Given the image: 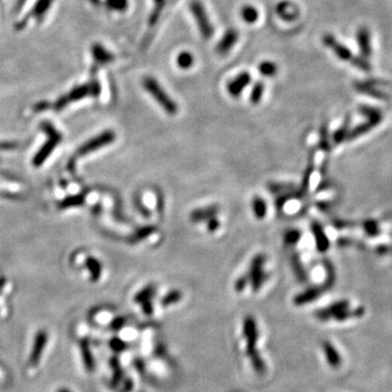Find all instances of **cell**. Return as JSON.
Here are the masks:
<instances>
[{
	"label": "cell",
	"instance_id": "6da1fadb",
	"mask_svg": "<svg viewBox=\"0 0 392 392\" xmlns=\"http://www.w3.org/2000/svg\"><path fill=\"white\" fill-rule=\"evenodd\" d=\"M98 70L99 69L97 67L92 66L90 72V81L88 83L74 86L71 91L67 93L66 95L59 97L53 104L47 103V109L52 108L54 110H62V109L66 108L69 104L73 103V101L81 100L89 96L98 97L101 92L100 83L97 77Z\"/></svg>",
	"mask_w": 392,
	"mask_h": 392
},
{
	"label": "cell",
	"instance_id": "7a4b0ae2",
	"mask_svg": "<svg viewBox=\"0 0 392 392\" xmlns=\"http://www.w3.org/2000/svg\"><path fill=\"white\" fill-rule=\"evenodd\" d=\"M144 90L151 94V96L158 103V105L169 116H176L178 113V105L168 93L163 90L159 82L153 76H145L142 81Z\"/></svg>",
	"mask_w": 392,
	"mask_h": 392
},
{
	"label": "cell",
	"instance_id": "3957f363",
	"mask_svg": "<svg viewBox=\"0 0 392 392\" xmlns=\"http://www.w3.org/2000/svg\"><path fill=\"white\" fill-rule=\"evenodd\" d=\"M190 10L193 14L196 24H198L202 37L204 39H210L214 35L215 30L203 3L201 0H192L190 3Z\"/></svg>",
	"mask_w": 392,
	"mask_h": 392
},
{
	"label": "cell",
	"instance_id": "277c9868",
	"mask_svg": "<svg viewBox=\"0 0 392 392\" xmlns=\"http://www.w3.org/2000/svg\"><path fill=\"white\" fill-rule=\"evenodd\" d=\"M41 129L43 131H45L46 134L48 135V141H47V143L41 148V151H39L34 157L33 163H34V166H36V167L41 166V164L47 158H48V156L54 150V147H56L61 141V134L56 129L53 128V125L50 124L49 122H47V121L42 122Z\"/></svg>",
	"mask_w": 392,
	"mask_h": 392
},
{
	"label": "cell",
	"instance_id": "5b68a950",
	"mask_svg": "<svg viewBox=\"0 0 392 392\" xmlns=\"http://www.w3.org/2000/svg\"><path fill=\"white\" fill-rule=\"evenodd\" d=\"M53 2L54 0H36V3L31 8V10L20 21L15 23L14 30L17 31V32H21V31L26 27L27 23L32 19L35 20L38 24H41L44 21L46 14L50 10Z\"/></svg>",
	"mask_w": 392,
	"mask_h": 392
},
{
	"label": "cell",
	"instance_id": "8992f818",
	"mask_svg": "<svg viewBox=\"0 0 392 392\" xmlns=\"http://www.w3.org/2000/svg\"><path fill=\"white\" fill-rule=\"evenodd\" d=\"M266 262V256L264 254L256 255L250 262L248 271V281L252 286L254 292L260 291L264 282L267 280V273L264 271V265Z\"/></svg>",
	"mask_w": 392,
	"mask_h": 392
},
{
	"label": "cell",
	"instance_id": "52a82bcc",
	"mask_svg": "<svg viewBox=\"0 0 392 392\" xmlns=\"http://www.w3.org/2000/svg\"><path fill=\"white\" fill-rule=\"evenodd\" d=\"M323 43L329 49H331L335 56L342 61H347L353 64V61L356 58L355 56H353L352 51L348 47L337 41V38L332 34H325L323 36Z\"/></svg>",
	"mask_w": 392,
	"mask_h": 392
},
{
	"label": "cell",
	"instance_id": "ba28073f",
	"mask_svg": "<svg viewBox=\"0 0 392 392\" xmlns=\"http://www.w3.org/2000/svg\"><path fill=\"white\" fill-rule=\"evenodd\" d=\"M115 138H116L115 132H113L110 130L100 133L99 135L92 138L91 141H89L88 143H85L80 148V150H78V155H86V154H90L94 151H97V150H99L100 147L113 143Z\"/></svg>",
	"mask_w": 392,
	"mask_h": 392
},
{
	"label": "cell",
	"instance_id": "9c48e42d",
	"mask_svg": "<svg viewBox=\"0 0 392 392\" xmlns=\"http://www.w3.org/2000/svg\"><path fill=\"white\" fill-rule=\"evenodd\" d=\"M243 334L246 338V354H250L256 351V343L258 339L257 325L254 317L246 316L243 323Z\"/></svg>",
	"mask_w": 392,
	"mask_h": 392
},
{
	"label": "cell",
	"instance_id": "30bf717a",
	"mask_svg": "<svg viewBox=\"0 0 392 392\" xmlns=\"http://www.w3.org/2000/svg\"><path fill=\"white\" fill-rule=\"evenodd\" d=\"M92 57H93V66L97 67L98 69L100 67H105L109 64H113L116 60V56L109 51L106 47H104L100 43H94L91 47Z\"/></svg>",
	"mask_w": 392,
	"mask_h": 392
},
{
	"label": "cell",
	"instance_id": "8fae6325",
	"mask_svg": "<svg viewBox=\"0 0 392 392\" xmlns=\"http://www.w3.org/2000/svg\"><path fill=\"white\" fill-rule=\"evenodd\" d=\"M47 341H48V334H47L45 330H39L35 337L33 349L32 352H31L29 359V365L31 367H36L38 365L39 360L42 358V354L45 350Z\"/></svg>",
	"mask_w": 392,
	"mask_h": 392
},
{
	"label": "cell",
	"instance_id": "7c38bea8",
	"mask_svg": "<svg viewBox=\"0 0 392 392\" xmlns=\"http://www.w3.org/2000/svg\"><path fill=\"white\" fill-rule=\"evenodd\" d=\"M239 41V32L235 29L230 27L225 32L223 36L221 37L220 41L218 42L216 46V52L220 56H225V54L228 53L235 44Z\"/></svg>",
	"mask_w": 392,
	"mask_h": 392
},
{
	"label": "cell",
	"instance_id": "4fadbf2b",
	"mask_svg": "<svg viewBox=\"0 0 392 392\" xmlns=\"http://www.w3.org/2000/svg\"><path fill=\"white\" fill-rule=\"evenodd\" d=\"M252 81V76L248 72H241L227 84V91L232 97H239L240 94L244 91Z\"/></svg>",
	"mask_w": 392,
	"mask_h": 392
},
{
	"label": "cell",
	"instance_id": "5bb4252c",
	"mask_svg": "<svg viewBox=\"0 0 392 392\" xmlns=\"http://www.w3.org/2000/svg\"><path fill=\"white\" fill-rule=\"evenodd\" d=\"M276 12L279 18L287 22H293L299 17V8L297 6L290 2V0H282L276 6Z\"/></svg>",
	"mask_w": 392,
	"mask_h": 392
},
{
	"label": "cell",
	"instance_id": "9a60e30c",
	"mask_svg": "<svg viewBox=\"0 0 392 392\" xmlns=\"http://www.w3.org/2000/svg\"><path fill=\"white\" fill-rule=\"evenodd\" d=\"M356 41L362 56L364 58H370L373 52L370 30H368L366 26L359 27L356 32Z\"/></svg>",
	"mask_w": 392,
	"mask_h": 392
},
{
	"label": "cell",
	"instance_id": "2e32d148",
	"mask_svg": "<svg viewBox=\"0 0 392 392\" xmlns=\"http://www.w3.org/2000/svg\"><path fill=\"white\" fill-rule=\"evenodd\" d=\"M326 291L325 288L321 287H312L307 290H305L302 293L297 294L294 296L293 303L296 305V306H302V305H305L307 303H311L313 301L317 300L320 296L321 293H324Z\"/></svg>",
	"mask_w": 392,
	"mask_h": 392
},
{
	"label": "cell",
	"instance_id": "e0dca14e",
	"mask_svg": "<svg viewBox=\"0 0 392 392\" xmlns=\"http://www.w3.org/2000/svg\"><path fill=\"white\" fill-rule=\"evenodd\" d=\"M349 301L347 300H341V301H338L335 302L333 304H331L330 306H328L326 309H323V310H319L315 313V316L321 320V321H326L328 319H330L331 317L333 318L334 315H337L339 312L346 310L349 307Z\"/></svg>",
	"mask_w": 392,
	"mask_h": 392
},
{
	"label": "cell",
	"instance_id": "ac0fdd59",
	"mask_svg": "<svg viewBox=\"0 0 392 392\" xmlns=\"http://www.w3.org/2000/svg\"><path fill=\"white\" fill-rule=\"evenodd\" d=\"M312 232L316 240L317 249L320 253L326 252V250L329 248V246H330V243H329V240L323 229V227H321V225L318 221L312 222Z\"/></svg>",
	"mask_w": 392,
	"mask_h": 392
},
{
	"label": "cell",
	"instance_id": "d6986e66",
	"mask_svg": "<svg viewBox=\"0 0 392 392\" xmlns=\"http://www.w3.org/2000/svg\"><path fill=\"white\" fill-rule=\"evenodd\" d=\"M219 213V207L216 205H211L203 208H198L193 210L190 214V220L192 222L207 221L208 219L214 218Z\"/></svg>",
	"mask_w": 392,
	"mask_h": 392
},
{
	"label": "cell",
	"instance_id": "ffe728a7",
	"mask_svg": "<svg viewBox=\"0 0 392 392\" xmlns=\"http://www.w3.org/2000/svg\"><path fill=\"white\" fill-rule=\"evenodd\" d=\"M323 350L325 352L327 362L329 365H330V367L334 368V370L339 368L342 364V359L338 351L335 350V348L332 346V344L330 342L325 341L323 343Z\"/></svg>",
	"mask_w": 392,
	"mask_h": 392
},
{
	"label": "cell",
	"instance_id": "44dd1931",
	"mask_svg": "<svg viewBox=\"0 0 392 392\" xmlns=\"http://www.w3.org/2000/svg\"><path fill=\"white\" fill-rule=\"evenodd\" d=\"M168 4V0H154V8L152 12L148 15V20H147V25L150 29H154L160 20L161 13L163 11L164 8H166Z\"/></svg>",
	"mask_w": 392,
	"mask_h": 392
},
{
	"label": "cell",
	"instance_id": "7402d4cb",
	"mask_svg": "<svg viewBox=\"0 0 392 392\" xmlns=\"http://www.w3.org/2000/svg\"><path fill=\"white\" fill-rule=\"evenodd\" d=\"M355 86V90L360 92V93H365V94H368V95H371L372 97H375V98H378V99H388V95L385 93L380 92L379 90H377V88L376 86H374V84H368V83H355L354 84Z\"/></svg>",
	"mask_w": 392,
	"mask_h": 392
},
{
	"label": "cell",
	"instance_id": "603a6c76",
	"mask_svg": "<svg viewBox=\"0 0 392 392\" xmlns=\"http://www.w3.org/2000/svg\"><path fill=\"white\" fill-rule=\"evenodd\" d=\"M291 266H292V269H293V272L295 274L296 279L299 280L300 282H306L307 278H309L306 270H305L304 266L300 260V256L295 253L291 257Z\"/></svg>",
	"mask_w": 392,
	"mask_h": 392
},
{
	"label": "cell",
	"instance_id": "cb8c5ba5",
	"mask_svg": "<svg viewBox=\"0 0 392 392\" xmlns=\"http://www.w3.org/2000/svg\"><path fill=\"white\" fill-rule=\"evenodd\" d=\"M380 121H377V120H370L367 119V121L363 124H359L358 127L354 128L352 131H349V134H348V137L349 139H354L355 137H358L360 135L365 134V133H367L368 131H370L371 129H373L374 127H376V125L379 124Z\"/></svg>",
	"mask_w": 392,
	"mask_h": 392
},
{
	"label": "cell",
	"instance_id": "d4e9b609",
	"mask_svg": "<svg viewBox=\"0 0 392 392\" xmlns=\"http://www.w3.org/2000/svg\"><path fill=\"white\" fill-rule=\"evenodd\" d=\"M241 18L242 20L248 23V24H252V23H255L258 20V17H260V13H258L257 9L252 6V5H245L241 8Z\"/></svg>",
	"mask_w": 392,
	"mask_h": 392
},
{
	"label": "cell",
	"instance_id": "484cf974",
	"mask_svg": "<svg viewBox=\"0 0 392 392\" xmlns=\"http://www.w3.org/2000/svg\"><path fill=\"white\" fill-rule=\"evenodd\" d=\"M81 352L83 356V362L85 365V368L89 372H93L94 370V358L92 355V352L90 350V344L88 340L81 341Z\"/></svg>",
	"mask_w": 392,
	"mask_h": 392
},
{
	"label": "cell",
	"instance_id": "4316f807",
	"mask_svg": "<svg viewBox=\"0 0 392 392\" xmlns=\"http://www.w3.org/2000/svg\"><path fill=\"white\" fill-rule=\"evenodd\" d=\"M364 314H365V309L362 306L354 309V310L346 309V310L339 312L338 314H337V315H334L333 318L338 321H343V320H347L349 318L362 317V316H364Z\"/></svg>",
	"mask_w": 392,
	"mask_h": 392
},
{
	"label": "cell",
	"instance_id": "83f0119b",
	"mask_svg": "<svg viewBox=\"0 0 392 392\" xmlns=\"http://www.w3.org/2000/svg\"><path fill=\"white\" fill-rule=\"evenodd\" d=\"M258 71L264 76L271 77L278 73V66L270 60H265L258 65Z\"/></svg>",
	"mask_w": 392,
	"mask_h": 392
},
{
	"label": "cell",
	"instance_id": "f1b7e54d",
	"mask_svg": "<svg viewBox=\"0 0 392 392\" xmlns=\"http://www.w3.org/2000/svg\"><path fill=\"white\" fill-rule=\"evenodd\" d=\"M252 207L255 216L258 219H264L266 214H267V204H266L265 200L260 198V196H255L253 199Z\"/></svg>",
	"mask_w": 392,
	"mask_h": 392
},
{
	"label": "cell",
	"instance_id": "f546056e",
	"mask_svg": "<svg viewBox=\"0 0 392 392\" xmlns=\"http://www.w3.org/2000/svg\"><path fill=\"white\" fill-rule=\"evenodd\" d=\"M177 65L180 69L189 70L194 65V56L190 51H181L177 57Z\"/></svg>",
	"mask_w": 392,
	"mask_h": 392
},
{
	"label": "cell",
	"instance_id": "4dcf8cb0",
	"mask_svg": "<svg viewBox=\"0 0 392 392\" xmlns=\"http://www.w3.org/2000/svg\"><path fill=\"white\" fill-rule=\"evenodd\" d=\"M264 92H265V84H264V82H262V81L256 82L253 85L252 91H250V96H249L250 103H252L253 105L260 104V101L263 98Z\"/></svg>",
	"mask_w": 392,
	"mask_h": 392
},
{
	"label": "cell",
	"instance_id": "1f68e13d",
	"mask_svg": "<svg viewBox=\"0 0 392 392\" xmlns=\"http://www.w3.org/2000/svg\"><path fill=\"white\" fill-rule=\"evenodd\" d=\"M155 292H156V290H155L154 286H152V285L147 286L142 290V291H139L135 295L134 301L138 304H142L146 301H151L153 299V296L155 295Z\"/></svg>",
	"mask_w": 392,
	"mask_h": 392
},
{
	"label": "cell",
	"instance_id": "d6a6232c",
	"mask_svg": "<svg viewBox=\"0 0 392 392\" xmlns=\"http://www.w3.org/2000/svg\"><path fill=\"white\" fill-rule=\"evenodd\" d=\"M181 299H182V293L180 292L179 290H172V291H170L162 297L161 305L163 307H168L172 304L178 303Z\"/></svg>",
	"mask_w": 392,
	"mask_h": 392
},
{
	"label": "cell",
	"instance_id": "836d02e7",
	"mask_svg": "<svg viewBox=\"0 0 392 392\" xmlns=\"http://www.w3.org/2000/svg\"><path fill=\"white\" fill-rule=\"evenodd\" d=\"M248 357L250 359V362H252V364H253L255 372L260 375L264 374L266 371V365H265V362L263 360V358L261 357V355L258 354L257 350L254 351L253 353H250V354H248Z\"/></svg>",
	"mask_w": 392,
	"mask_h": 392
},
{
	"label": "cell",
	"instance_id": "e575fe53",
	"mask_svg": "<svg viewBox=\"0 0 392 392\" xmlns=\"http://www.w3.org/2000/svg\"><path fill=\"white\" fill-rule=\"evenodd\" d=\"M359 111L362 113V115L365 116L367 119H370V120L381 121V119H382L381 111L378 110V109H376V108L368 107V106H360L359 107Z\"/></svg>",
	"mask_w": 392,
	"mask_h": 392
},
{
	"label": "cell",
	"instance_id": "d590c367",
	"mask_svg": "<svg viewBox=\"0 0 392 392\" xmlns=\"http://www.w3.org/2000/svg\"><path fill=\"white\" fill-rule=\"evenodd\" d=\"M324 265H325L326 270H327V280H326L325 285L323 287L325 288V290H328V289H331V287L334 285L335 274H334L333 266H332V264L330 262H329L328 260H325L324 261Z\"/></svg>",
	"mask_w": 392,
	"mask_h": 392
},
{
	"label": "cell",
	"instance_id": "8d00e7d4",
	"mask_svg": "<svg viewBox=\"0 0 392 392\" xmlns=\"http://www.w3.org/2000/svg\"><path fill=\"white\" fill-rule=\"evenodd\" d=\"M86 266H88L89 269L91 270L92 280L97 281L99 276H100V272H101V266L98 263V261L94 260V258H89L88 262H86Z\"/></svg>",
	"mask_w": 392,
	"mask_h": 392
},
{
	"label": "cell",
	"instance_id": "74e56055",
	"mask_svg": "<svg viewBox=\"0 0 392 392\" xmlns=\"http://www.w3.org/2000/svg\"><path fill=\"white\" fill-rule=\"evenodd\" d=\"M106 6L110 10L123 12L128 9V0H106Z\"/></svg>",
	"mask_w": 392,
	"mask_h": 392
},
{
	"label": "cell",
	"instance_id": "f35d334b",
	"mask_svg": "<svg viewBox=\"0 0 392 392\" xmlns=\"http://www.w3.org/2000/svg\"><path fill=\"white\" fill-rule=\"evenodd\" d=\"M302 238V233L300 230L290 229L285 234V243L287 245H295Z\"/></svg>",
	"mask_w": 392,
	"mask_h": 392
},
{
	"label": "cell",
	"instance_id": "ab89813d",
	"mask_svg": "<svg viewBox=\"0 0 392 392\" xmlns=\"http://www.w3.org/2000/svg\"><path fill=\"white\" fill-rule=\"evenodd\" d=\"M348 134H349V122L347 120V121H344L342 127L340 129H338V131H335V133L333 134L334 143H337V144L342 143L343 141L348 137Z\"/></svg>",
	"mask_w": 392,
	"mask_h": 392
},
{
	"label": "cell",
	"instance_id": "60d3db41",
	"mask_svg": "<svg viewBox=\"0 0 392 392\" xmlns=\"http://www.w3.org/2000/svg\"><path fill=\"white\" fill-rule=\"evenodd\" d=\"M83 202H84L83 196H73V198H69V199H66L65 201H62V203H60L59 207L68 208V207L78 206V205H82Z\"/></svg>",
	"mask_w": 392,
	"mask_h": 392
},
{
	"label": "cell",
	"instance_id": "b9f144b4",
	"mask_svg": "<svg viewBox=\"0 0 392 392\" xmlns=\"http://www.w3.org/2000/svg\"><path fill=\"white\" fill-rule=\"evenodd\" d=\"M268 189L272 193H286L292 191L293 185L287 183H271L268 185Z\"/></svg>",
	"mask_w": 392,
	"mask_h": 392
},
{
	"label": "cell",
	"instance_id": "7bdbcfd3",
	"mask_svg": "<svg viewBox=\"0 0 392 392\" xmlns=\"http://www.w3.org/2000/svg\"><path fill=\"white\" fill-rule=\"evenodd\" d=\"M154 231H155V227H153V226L145 227V228H142V229H139L136 231V233L134 234V239H135V241L143 240V239L147 238L148 235H151Z\"/></svg>",
	"mask_w": 392,
	"mask_h": 392
},
{
	"label": "cell",
	"instance_id": "ee69618b",
	"mask_svg": "<svg viewBox=\"0 0 392 392\" xmlns=\"http://www.w3.org/2000/svg\"><path fill=\"white\" fill-rule=\"evenodd\" d=\"M293 196H295V193L293 191H290V192H286V193H281L279 195V198L277 199V202H276V206L278 209H281L282 207H284L285 204L288 202L289 199L293 198Z\"/></svg>",
	"mask_w": 392,
	"mask_h": 392
},
{
	"label": "cell",
	"instance_id": "f6af8a7d",
	"mask_svg": "<svg viewBox=\"0 0 392 392\" xmlns=\"http://www.w3.org/2000/svg\"><path fill=\"white\" fill-rule=\"evenodd\" d=\"M248 284V277L247 276H241L240 278L237 279V281L234 282V290L237 292H242L244 291L245 287Z\"/></svg>",
	"mask_w": 392,
	"mask_h": 392
},
{
	"label": "cell",
	"instance_id": "bcb514c9",
	"mask_svg": "<svg viewBox=\"0 0 392 392\" xmlns=\"http://www.w3.org/2000/svg\"><path fill=\"white\" fill-rule=\"evenodd\" d=\"M364 230L371 235H375L377 234L378 231H379V228H378V225L377 222H375L374 220H367L365 223H364Z\"/></svg>",
	"mask_w": 392,
	"mask_h": 392
},
{
	"label": "cell",
	"instance_id": "7dc6e473",
	"mask_svg": "<svg viewBox=\"0 0 392 392\" xmlns=\"http://www.w3.org/2000/svg\"><path fill=\"white\" fill-rule=\"evenodd\" d=\"M110 347L116 352H122L127 349V343L119 338H114L110 341Z\"/></svg>",
	"mask_w": 392,
	"mask_h": 392
},
{
	"label": "cell",
	"instance_id": "c3c4849f",
	"mask_svg": "<svg viewBox=\"0 0 392 392\" xmlns=\"http://www.w3.org/2000/svg\"><path fill=\"white\" fill-rule=\"evenodd\" d=\"M328 137H327V127L324 125L321 127V132H320V146L321 150L329 151V143H328Z\"/></svg>",
	"mask_w": 392,
	"mask_h": 392
},
{
	"label": "cell",
	"instance_id": "681fc988",
	"mask_svg": "<svg viewBox=\"0 0 392 392\" xmlns=\"http://www.w3.org/2000/svg\"><path fill=\"white\" fill-rule=\"evenodd\" d=\"M114 377H113V380H111V386L114 388H116L118 385H119L122 377H123V371L121 370L120 367L116 368V370H114Z\"/></svg>",
	"mask_w": 392,
	"mask_h": 392
},
{
	"label": "cell",
	"instance_id": "f907efd6",
	"mask_svg": "<svg viewBox=\"0 0 392 392\" xmlns=\"http://www.w3.org/2000/svg\"><path fill=\"white\" fill-rule=\"evenodd\" d=\"M219 226H220V222H219V220H218L216 217L210 218V219H208V220H207V230L209 232L216 231L219 228Z\"/></svg>",
	"mask_w": 392,
	"mask_h": 392
},
{
	"label": "cell",
	"instance_id": "816d5d0a",
	"mask_svg": "<svg viewBox=\"0 0 392 392\" xmlns=\"http://www.w3.org/2000/svg\"><path fill=\"white\" fill-rule=\"evenodd\" d=\"M125 321L127 320H125L124 317H117L111 323V328L115 329V330H119L120 328H122L125 325Z\"/></svg>",
	"mask_w": 392,
	"mask_h": 392
},
{
	"label": "cell",
	"instance_id": "f5cc1de1",
	"mask_svg": "<svg viewBox=\"0 0 392 392\" xmlns=\"http://www.w3.org/2000/svg\"><path fill=\"white\" fill-rule=\"evenodd\" d=\"M142 309H143V312L146 316H151L153 314V311H154L151 301H146V302L142 303Z\"/></svg>",
	"mask_w": 392,
	"mask_h": 392
},
{
	"label": "cell",
	"instance_id": "db71d44e",
	"mask_svg": "<svg viewBox=\"0 0 392 392\" xmlns=\"http://www.w3.org/2000/svg\"><path fill=\"white\" fill-rule=\"evenodd\" d=\"M26 2H27V0H17V3H15V5H14V7H13L12 12H13V13H18V12L22 9L23 6L25 5Z\"/></svg>",
	"mask_w": 392,
	"mask_h": 392
},
{
	"label": "cell",
	"instance_id": "11a10c76",
	"mask_svg": "<svg viewBox=\"0 0 392 392\" xmlns=\"http://www.w3.org/2000/svg\"><path fill=\"white\" fill-rule=\"evenodd\" d=\"M133 388V382L132 380H127L124 383V388H123V392H131Z\"/></svg>",
	"mask_w": 392,
	"mask_h": 392
},
{
	"label": "cell",
	"instance_id": "9f6ffc18",
	"mask_svg": "<svg viewBox=\"0 0 392 392\" xmlns=\"http://www.w3.org/2000/svg\"><path fill=\"white\" fill-rule=\"evenodd\" d=\"M110 365H111V367H113V370H116V368H118V367L120 366V365H119V359H118L117 357L111 358V360H110Z\"/></svg>",
	"mask_w": 392,
	"mask_h": 392
},
{
	"label": "cell",
	"instance_id": "6f0895ef",
	"mask_svg": "<svg viewBox=\"0 0 392 392\" xmlns=\"http://www.w3.org/2000/svg\"><path fill=\"white\" fill-rule=\"evenodd\" d=\"M57 392H72V391L67 389V388H60V389L57 390Z\"/></svg>",
	"mask_w": 392,
	"mask_h": 392
},
{
	"label": "cell",
	"instance_id": "680465c9",
	"mask_svg": "<svg viewBox=\"0 0 392 392\" xmlns=\"http://www.w3.org/2000/svg\"><path fill=\"white\" fill-rule=\"evenodd\" d=\"M4 280H2V281H0V291H2V288H3V286H4Z\"/></svg>",
	"mask_w": 392,
	"mask_h": 392
},
{
	"label": "cell",
	"instance_id": "91938a15",
	"mask_svg": "<svg viewBox=\"0 0 392 392\" xmlns=\"http://www.w3.org/2000/svg\"><path fill=\"white\" fill-rule=\"evenodd\" d=\"M0 3H2V0H0Z\"/></svg>",
	"mask_w": 392,
	"mask_h": 392
}]
</instances>
